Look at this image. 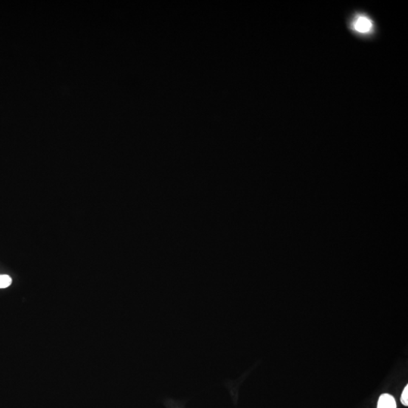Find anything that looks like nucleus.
<instances>
[{
	"label": "nucleus",
	"instance_id": "7ed1b4c3",
	"mask_svg": "<svg viewBox=\"0 0 408 408\" xmlns=\"http://www.w3.org/2000/svg\"><path fill=\"white\" fill-rule=\"evenodd\" d=\"M12 280L9 275H0V289L6 288L12 285Z\"/></svg>",
	"mask_w": 408,
	"mask_h": 408
},
{
	"label": "nucleus",
	"instance_id": "f03ea898",
	"mask_svg": "<svg viewBox=\"0 0 408 408\" xmlns=\"http://www.w3.org/2000/svg\"><path fill=\"white\" fill-rule=\"evenodd\" d=\"M378 408H397L395 398L389 394H383L378 401Z\"/></svg>",
	"mask_w": 408,
	"mask_h": 408
},
{
	"label": "nucleus",
	"instance_id": "20e7f679",
	"mask_svg": "<svg viewBox=\"0 0 408 408\" xmlns=\"http://www.w3.org/2000/svg\"><path fill=\"white\" fill-rule=\"evenodd\" d=\"M401 401L404 406L408 405V386L404 387L403 390L402 394H401Z\"/></svg>",
	"mask_w": 408,
	"mask_h": 408
},
{
	"label": "nucleus",
	"instance_id": "f257e3e1",
	"mask_svg": "<svg viewBox=\"0 0 408 408\" xmlns=\"http://www.w3.org/2000/svg\"><path fill=\"white\" fill-rule=\"evenodd\" d=\"M352 27L358 34H367L371 32L373 24L366 15H357L352 23Z\"/></svg>",
	"mask_w": 408,
	"mask_h": 408
}]
</instances>
